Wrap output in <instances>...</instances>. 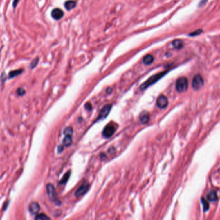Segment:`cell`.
Returning <instances> with one entry per match:
<instances>
[{
    "label": "cell",
    "instance_id": "cell-20",
    "mask_svg": "<svg viewBox=\"0 0 220 220\" xmlns=\"http://www.w3.org/2000/svg\"><path fill=\"white\" fill-rule=\"evenodd\" d=\"M64 134L65 136H72L73 134V129L72 127H68L64 130Z\"/></svg>",
    "mask_w": 220,
    "mask_h": 220
},
{
    "label": "cell",
    "instance_id": "cell-19",
    "mask_svg": "<svg viewBox=\"0 0 220 220\" xmlns=\"http://www.w3.org/2000/svg\"><path fill=\"white\" fill-rule=\"evenodd\" d=\"M70 176V171L68 172L67 173L64 174V176L62 178V180H61L60 182H59V183H60L61 185H62V184H64L65 183H66L68 179H69Z\"/></svg>",
    "mask_w": 220,
    "mask_h": 220
},
{
    "label": "cell",
    "instance_id": "cell-18",
    "mask_svg": "<svg viewBox=\"0 0 220 220\" xmlns=\"http://www.w3.org/2000/svg\"><path fill=\"white\" fill-rule=\"evenodd\" d=\"M35 219L37 220H46V219H50L48 216H47L46 214H37L35 216Z\"/></svg>",
    "mask_w": 220,
    "mask_h": 220
},
{
    "label": "cell",
    "instance_id": "cell-9",
    "mask_svg": "<svg viewBox=\"0 0 220 220\" xmlns=\"http://www.w3.org/2000/svg\"><path fill=\"white\" fill-rule=\"evenodd\" d=\"M29 212H30L32 215H37L40 210V206L37 202H32L30 204L29 207Z\"/></svg>",
    "mask_w": 220,
    "mask_h": 220
},
{
    "label": "cell",
    "instance_id": "cell-27",
    "mask_svg": "<svg viewBox=\"0 0 220 220\" xmlns=\"http://www.w3.org/2000/svg\"><path fill=\"white\" fill-rule=\"evenodd\" d=\"M62 150H63V147L61 146H61H59L58 147V152H59V153H61V152H62Z\"/></svg>",
    "mask_w": 220,
    "mask_h": 220
},
{
    "label": "cell",
    "instance_id": "cell-29",
    "mask_svg": "<svg viewBox=\"0 0 220 220\" xmlns=\"http://www.w3.org/2000/svg\"><path fill=\"white\" fill-rule=\"evenodd\" d=\"M108 89L109 91H111V88H108ZM107 93H111V91H110V92H109V91H108V92H107Z\"/></svg>",
    "mask_w": 220,
    "mask_h": 220
},
{
    "label": "cell",
    "instance_id": "cell-13",
    "mask_svg": "<svg viewBox=\"0 0 220 220\" xmlns=\"http://www.w3.org/2000/svg\"><path fill=\"white\" fill-rule=\"evenodd\" d=\"M75 6H76V2L75 1H73V0H69V1H67L65 2V3H64V7L68 10H72L73 8L75 7Z\"/></svg>",
    "mask_w": 220,
    "mask_h": 220
},
{
    "label": "cell",
    "instance_id": "cell-26",
    "mask_svg": "<svg viewBox=\"0 0 220 220\" xmlns=\"http://www.w3.org/2000/svg\"><path fill=\"white\" fill-rule=\"evenodd\" d=\"M207 1V0H201V1H200V4H199V6H200V7H202V6L204 5L206 3Z\"/></svg>",
    "mask_w": 220,
    "mask_h": 220
},
{
    "label": "cell",
    "instance_id": "cell-6",
    "mask_svg": "<svg viewBox=\"0 0 220 220\" xmlns=\"http://www.w3.org/2000/svg\"><path fill=\"white\" fill-rule=\"evenodd\" d=\"M89 187H90V185H89V183L88 181H85V182L83 183L82 185L75 192V195L76 197H80V196H82L84 194H86L88 191Z\"/></svg>",
    "mask_w": 220,
    "mask_h": 220
},
{
    "label": "cell",
    "instance_id": "cell-4",
    "mask_svg": "<svg viewBox=\"0 0 220 220\" xmlns=\"http://www.w3.org/2000/svg\"><path fill=\"white\" fill-rule=\"evenodd\" d=\"M203 79L201 75H200V74H196V76H194L192 81V87L194 90H199V89L203 87Z\"/></svg>",
    "mask_w": 220,
    "mask_h": 220
},
{
    "label": "cell",
    "instance_id": "cell-21",
    "mask_svg": "<svg viewBox=\"0 0 220 220\" xmlns=\"http://www.w3.org/2000/svg\"><path fill=\"white\" fill-rule=\"evenodd\" d=\"M39 61V58H35L34 59H33V61L31 62L30 65V69H34V68L37 65Z\"/></svg>",
    "mask_w": 220,
    "mask_h": 220
},
{
    "label": "cell",
    "instance_id": "cell-12",
    "mask_svg": "<svg viewBox=\"0 0 220 220\" xmlns=\"http://www.w3.org/2000/svg\"><path fill=\"white\" fill-rule=\"evenodd\" d=\"M23 69H17V70H12L8 74V78L10 79H12L15 77H16L17 76L20 75L23 72Z\"/></svg>",
    "mask_w": 220,
    "mask_h": 220
},
{
    "label": "cell",
    "instance_id": "cell-28",
    "mask_svg": "<svg viewBox=\"0 0 220 220\" xmlns=\"http://www.w3.org/2000/svg\"><path fill=\"white\" fill-rule=\"evenodd\" d=\"M8 203H9V201H6V203H5V207L3 208V210H5L6 209H7V207H8Z\"/></svg>",
    "mask_w": 220,
    "mask_h": 220
},
{
    "label": "cell",
    "instance_id": "cell-22",
    "mask_svg": "<svg viewBox=\"0 0 220 220\" xmlns=\"http://www.w3.org/2000/svg\"><path fill=\"white\" fill-rule=\"evenodd\" d=\"M17 94L19 96H23L25 94V91L23 88H18L17 90Z\"/></svg>",
    "mask_w": 220,
    "mask_h": 220
},
{
    "label": "cell",
    "instance_id": "cell-7",
    "mask_svg": "<svg viewBox=\"0 0 220 220\" xmlns=\"http://www.w3.org/2000/svg\"><path fill=\"white\" fill-rule=\"evenodd\" d=\"M156 105L160 109H164L168 105V100L163 95L160 96L156 101Z\"/></svg>",
    "mask_w": 220,
    "mask_h": 220
},
{
    "label": "cell",
    "instance_id": "cell-1",
    "mask_svg": "<svg viewBox=\"0 0 220 220\" xmlns=\"http://www.w3.org/2000/svg\"><path fill=\"white\" fill-rule=\"evenodd\" d=\"M166 73H167V72H160L158 74H154V75L150 77V78H149L146 81L144 82L143 84L140 86V89H142V90H144V89H145L148 87H149V86H151V85L154 84V83L158 81L160 79H161Z\"/></svg>",
    "mask_w": 220,
    "mask_h": 220
},
{
    "label": "cell",
    "instance_id": "cell-8",
    "mask_svg": "<svg viewBox=\"0 0 220 220\" xmlns=\"http://www.w3.org/2000/svg\"><path fill=\"white\" fill-rule=\"evenodd\" d=\"M111 109V105H107L104 107L100 111V114L98 118V120H103L107 117V116L109 114V113Z\"/></svg>",
    "mask_w": 220,
    "mask_h": 220
},
{
    "label": "cell",
    "instance_id": "cell-24",
    "mask_svg": "<svg viewBox=\"0 0 220 220\" xmlns=\"http://www.w3.org/2000/svg\"><path fill=\"white\" fill-rule=\"evenodd\" d=\"M85 108L86 110H88V111H90L91 109V105L90 103H87L85 105Z\"/></svg>",
    "mask_w": 220,
    "mask_h": 220
},
{
    "label": "cell",
    "instance_id": "cell-10",
    "mask_svg": "<svg viewBox=\"0 0 220 220\" xmlns=\"http://www.w3.org/2000/svg\"><path fill=\"white\" fill-rule=\"evenodd\" d=\"M51 16L55 20L61 19L64 16V13L60 8H56L53 9L51 13Z\"/></svg>",
    "mask_w": 220,
    "mask_h": 220
},
{
    "label": "cell",
    "instance_id": "cell-11",
    "mask_svg": "<svg viewBox=\"0 0 220 220\" xmlns=\"http://www.w3.org/2000/svg\"><path fill=\"white\" fill-rule=\"evenodd\" d=\"M139 120L142 124H146L148 123L149 120V114L147 112L144 111L140 115Z\"/></svg>",
    "mask_w": 220,
    "mask_h": 220
},
{
    "label": "cell",
    "instance_id": "cell-3",
    "mask_svg": "<svg viewBox=\"0 0 220 220\" xmlns=\"http://www.w3.org/2000/svg\"><path fill=\"white\" fill-rule=\"evenodd\" d=\"M188 88V80L185 77H180L176 82V89L179 93H183Z\"/></svg>",
    "mask_w": 220,
    "mask_h": 220
},
{
    "label": "cell",
    "instance_id": "cell-23",
    "mask_svg": "<svg viewBox=\"0 0 220 220\" xmlns=\"http://www.w3.org/2000/svg\"><path fill=\"white\" fill-rule=\"evenodd\" d=\"M202 33V30H197V31H196L194 32H193L192 33L190 34L189 36H198V35H200V34Z\"/></svg>",
    "mask_w": 220,
    "mask_h": 220
},
{
    "label": "cell",
    "instance_id": "cell-16",
    "mask_svg": "<svg viewBox=\"0 0 220 220\" xmlns=\"http://www.w3.org/2000/svg\"><path fill=\"white\" fill-rule=\"evenodd\" d=\"M72 143V136H65V138H64L63 141H62V144L64 147H69L71 145Z\"/></svg>",
    "mask_w": 220,
    "mask_h": 220
},
{
    "label": "cell",
    "instance_id": "cell-17",
    "mask_svg": "<svg viewBox=\"0 0 220 220\" xmlns=\"http://www.w3.org/2000/svg\"><path fill=\"white\" fill-rule=\"evenodd\" d=\"M172 45H173V47H174L175 49H180L181 48H182V47L183 45V43L182 40H176L172 41Z\"/></svg>",
    "mask_w": 220,
    "mask_h": 220
},
{
    "label": "cell",
    "instance_id": "cell-2",
    "mask_svg": "<svg viewBox=\"0 0 220 220\" xmlns=\"http://www.w3.org/2000/svg\"><path fill=\"white\" fill-rule=\"evenodd\" d=\"M46 192L50 200L52 201L53 203H55L57 205H59L61 203L58 199L57 192L55 191L54 187H53L51 183H48V185H46Z\"/></svg>",
    "mask_w": 220,
    "mask_h": 220
},
{
    "label": "cell",
    "instance_id": "cell-5",
    "mask_svg": "<svg viewBox=\"0 0 220 220\" xmlns=\"http://www.w3.org/2000/svg\"><path fill=\"white\" fill-rule=\"evenodd\" d=\"M116 130L115 126L113 124H108L105 127L103 131H102V135L104 138H110L111 136L113 134L115 131Z\"/></svg>",
    "mask_w": 220,
    "mask_h": 220
},
{
    "label": "cell",
    "instance_id": "cell-14",
    "mask_svg": "<svg viewBox=\"0 0 220 220\" xmlns=\"http://www.w3.org/2000/svg\"><path fill=\"white\" fill-rule=\"evenodd\" d=\"M154 61V58L152 55L151 54H147L145 56H144V58H143V63L145 65H149L151 64Z\"/></svg>",
    "mask_w": 220,
    "mask_h": 220
},
{
    "label": "cell",
    "instance_id": "cell-15",
    "mask_svg": "<svg viewBox=\"0 0 220 220\" xmlns=\"http://www.w3.org/2000/svg\"><path fill=\"white\" fill-rule=\"evenodd\" d=\"M207 198L209 201H214L217 200V199H218V196H217L216 192L214 191H210L209 194H208Z\"/></svg>",
    "mask_w": 220,
    "mask_h": 220
},
{
    "label": "cell",
    "instance_id": "cell-25",
    "mask_svg": "<svg viewBox=\"0 0 220 220\" xmlns=\"http://www.w3.org/2000/svg\"><path fill=\"white\" fill-rule=\"evenodd\" d=\"M19 1V0H14V1H13V3H12V6H13L14 8H15L16 7L17 5L18 4Z\"/></svg>",
    "mask_w": 220,
    "mask_h": 220
}]
</instances>
